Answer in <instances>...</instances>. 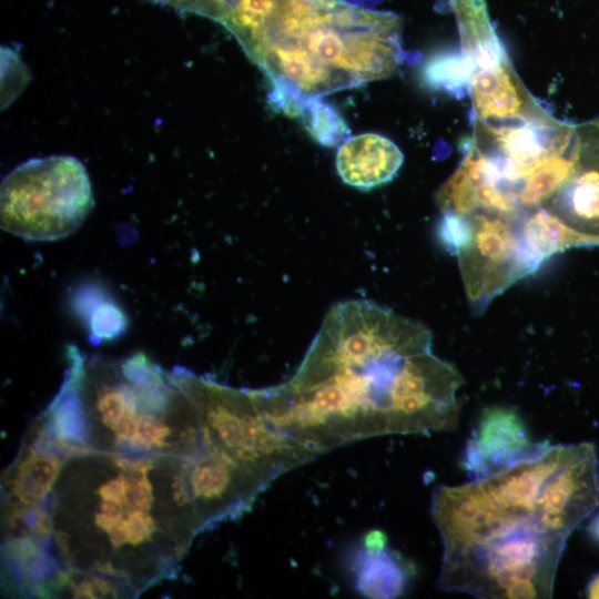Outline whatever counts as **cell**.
<instances>
[{
	"label": "cell",
	"mask_w": 599,
	"mask_h": 599,
	"mask_svg": "<svg viewBox=\"0 0 599 599\" xmlns=\"http://www.w3.org/2000/svg\"><path fill=\"white\" fill-rule=\"evenodd\" d=\"M473 234V221L469 214L443 211L437 225V237L443 247L457 255L469 242Z\"/></svg>",
	"instance_id": "d6986e66"
},
{
	"label": "cell",
	"mask_w": 599,
	"mask_h": 599,
	"mask_svg": "<svg viewBox=\"0 0 599 599\" xmlns=\"http://www.w3.org/2000/svg\"><path fill=\"white\" fill-rule=\"evenodd\" d=\"M68 358L64 382L42 413L61 436L126 456L212 455L196 375L166 372L143 354L114 361L71 346Z\"/></svg>",
	"instance_id": "277c9868"
},
{
	"label": "cell",
	"mask_w": 599,
	"mask_h": 599,
	"mask_svg": "<svg viewBox=\"0 0 599 599\" xmlns=\"http://www.w3.org/2000/svg\"><path fill=\"white\" fill-rule=\"evenodd\" d=\"M234 0H160L180 13L196 14L221 22Z\"/></svg>",
	"instance_id": "ffe728a7"
},
{
	"label": "cell",
	"mask_w": 599,
	"mask_h": 599,
	"mask_svg": "<svg viewBox=\"0 0 599 599\" xmlns=\"http://www.w3.org/2000/svg\"><path fill=\"white\" fill-rule=\"evenodd\" d=\"M55 478L11 514L50 595L131 598L173 577L204 531L190 486L196 459L91 449L54 433Z\"/></svg>",
	"instance_id": "6da1fadb"
},
{
	"label": "cell",
	"mask_w": 599,
	"mask_h": 599,
	"mask_svg": "<svg viewBox=\"0 0 599 599\" xmlns=\"http://www.w3.org/2000/svg\"><path fill=\"white\" fill-rule=\"evenodd\" d=\"M463 382L423 323L349 300L329 308L286 382L255 392L268 418L317 457L368 437L454 429Z\"/></svg>",
	"instance_id": "7a4b0ae2"
},
{
	"label": "cell",
	"mask_w": 599,
	"mask_h": 599,
	"mask_svg": "<svg viewBox=\"0 0 599 599\" xmlns=\"http://www.w3.org/2000/svg\"><path fill=\"white\" fill-rule=\"evenodd\" d=\"M276 0H234L220 22L245 50L261 31Z\"/></svg>",
	"instance_id": "e0dca14e"
},
{
	"label": "cell",
	"mask_w": 599,
	"mask_h": 599,
	"mask_svg": "<svg viewBox=\"0 0 599 599\" xmlns=\"http://www.w3.org/2000/svg\"><path fill=\"white\" fill-rule=\"evenodd\" d=\"M357 590L370 598H395L402 595L413 569L392 550L382 531H370L353 559Z\"/></svg>",
	"instance_id": "5bb4252c"
},
{
	"label": "cell",
	"mask_w": 599,
	"mask_h": 599,
	"mask_svg": "<svg viewBox=\"0 0 599 599\" xmlns=\"http://www.w3.org/2000/svg\"><path fill=\"white\" fill-rule=\"evenodd\" d=\"M469 92L476 121L480 122H514L542 110L518 78L508 58L494 67L476 68Z\"/></svg>",
	"instance_id": "7c38bea8"
},
{
	"label": "cell",
	"mask_w": 599,
	"mask_h": 599,
	"mask_svg": "<svg viewBox=\"0 0 599 599\" xmlns=\"http://www.w3.org/2000/svg\"><path fill=\"white\" fill-rule=\"evenodd\" d=\"M436 202L443 211L519 213L500 189L493 161L471 141L450 177L440 186Z\"/></svg>",
	"instance_id": "8fae6325"
},
{
	"label": "cell",
	"mask_w": 599,
	"mask_h": 599,
	"mask_svg": "<svg viewBox=\"0 0 599 599\" xmlns=\"http://www.w3.org/2000/svg\"><path fill=\"white\" fill-rule=\"evenodd\" d=\"M572 169L542 205L577 233L586 245H599V119L575 126Z\"/></svg>",
	"instance_id": "9c48e42d"
},
{
	"label": "cell",
	"mask_w": 599,
	"mask_h": 599,
	"mask_svg": "<svg viewBox=\"0 0 599 599\" xmlns=\"http://www.w3.org/2000/svg\"><path fill=\"white\" fill-rule=\"evenodd\" d=\"M455 13L463 52L476 64L488 68L508 57L488 16L486 0H449Z\"/></svg>",
	"instance_id": "9a60e30c"
},
{
	"label": "cell",
	"mask_w": 599,
	"mask_h": 599,
	"mask_svg": "<svg viewBox=\"0 0 599 599\" xmlns=\"http://www.w3.org/2000/svg\"><path fill=\"white\" fill-rule=\"evenodd\" d=\"M589 530L591 535L599 540V515H597L590 522Z\"/></svg>",
	"instance_id": "603a6c76"
},
{
	"label": "cell",
	"mask_w": 599,
	"mask_h": 599,
	"mask_svg": "<svg viewBox=\"0 0 599 599\" xmlns=\"http://www.w3.org/2000/svg\"><path fill=\"white\" fill-rule=\"evenodd\" d=\"M124 316L112 305H105L98 309L92 319V332L99 338H111L124 327Z\"/></svg>",
	"instance_id": "44dd1931"
},
{
	"label": "cell",
	"mask_w": 599,
	"mask_h": 599,
	"mask_svg": "<svg viewBox=\"0 0 599 599\" xmlns=\"http://www.w3.org/2000/svg\"><path fill=\"white\" fill-rule=\"evenodd\" d=\"M93 205L87 169L72 155L30 159L1 182V227L24 240L67 237L83 224Z\"/></svg>",
	"instance_id": "8992f818"
},
{
	"label": "cell",
	"mask_w": 599,
	"mask_h": 599,
	"mask_svg": "<svg viewBox=\"0 0 599 599\" xmlns=\"http://www.w3.org/2000/svg\"><path fill=\"white\" fill-rule=\"evenodd\" d=\"M402 31L398 16L344 0H276L244 52L268 78L272 103L296 116L308 99L392 75Z\"/></svg>",
	"instance_id": "5b68a950"
},
{
	"label": "cell",
	"mask_w": 599,
	"mask_h": 599,
	"mask_svg": "<svg viewBox=\"0 0 599 599\" xmlns=\"http://www.w3.org/2000/svg\"><path fill=\"white\" fill-rule=\"evenodd\" d=\"M575 126L542 109L514 122L476 121L471 142L494 162L502 192L520 210L516 195L521 183L546 161L569 153Z\"/></svg>",
	"instance_id": "ba28073f"
},
{
	"label": "cell",
	"mask_w": 599,
	"mask_h": 599,
	"mask_svg": "<svg viewBox=\"0 0 599 599\" xmlns=\"http://www.w3.org/2000/svg\"><path fill=\"white\" fill-rule=\"evenodd\" d=\"M404 163L400 149L388 138L364 133L346 139L336 152V171L345 184L362 191L390 182Z\"/></svg>",
	"instance_id": "4fadbf2b"
},
{
	"label": "cell",
	"mask_w": 599,
	"mask_h": 599,
	"mask_svg": "<svg viewBox=\"0 0 599 599\" xmlns=\"http://www.w3.org/2000/svg\"><path fill=\"white\" fill-rule=\"evenodd\" d=\"M526 211L469 214L473 234L457 256L468 301L477 313L511 284L534 273L522 243Z\"/></svg>",
	"instance_id": "52a82bcc"
},
{
	"label": "cell",
	"mask_w": 599,
	"mask_h": 599,
	"mask_svg": "<svg viewBox=\"0 0 599 599\" xmlns=\"http://www.w3.org/2000/svg\"><path fill=\"white\" fill-rule=\"evenodd\" d=\"M475 70V62L463 51L448 52L430 58L424 64L422 77L433 89L459 93L469 88Z\"/></svg>",
	"instance_id": "2e32d148"
},
{
	"label": "cell",
	"mask_w": 599,
	"mask_h": 599,
	"mask_svg": "<svg viewBox=\"0 0 599 599\" xmlns=\"http://www.w3.org/2000/svg\"><path fill=\"white\" fill-rule=\"evenodd\" d=\"M598 504L592 443L540 444L483 478L437 487V586L477 598H550L568 537Z\"/></svg>",
	"instance_id": "3957f363"
},
{
	"label": "cell",
	"mask_w": 599,
	"mask_h": 599,
	"mask_svg": "<svg viewBox=\"0 0 599 599\" xmlns=\"http://www.w3.org/2000/svg\"><path fill=\"white\" fill-rule=\"evenodd\" d=\"M599 475V474H598Z\"/></svg>",
	"instance_id": "d4e9b609"
},
{
	"label": "cell",
	"mask_w": 599,
	"mask_h": 599,
	"mask_svg": "<svg viewBox=\"0 0 599 599\" xmlns=\"http://www.w3.org/2000/svg\"><path fill=\"white\" fill-rule=\"evenodd\" d=\"M298 115L308 133L326 146L336 145L349 132L342 116L319 98L308 99Z\"/></svg>",
	"instance_id": "ac0fdd59"
},
{
	"label": "cell",
	"mask_w": 599,
	"mask_h": 599,
	"mask_svg": "<svg viewBox=\"0 0 599 599\" xmlns=\"http://www.w3.org/2000/svg\"><path fill=\"white\" fill-rule=\"evenodd\" d=\"M539 446L531 443L526 426L512 409L487 408L463 450V466L473 479H479L531 456Z\"/></svg>",
	"instance_id": "30bf717a"
},
{
	"label": "cell",
	"mask_w": 599,
	"mask_h": 599,
	"mask_svg": "<svg viewBox=\"0 0 599 599\" xmlns=\"http://www.w3.org/2000/svg\"><path fill=\"white\" fill-rule=\"evenodd\" d=\"M143 1L152 2V3H159L160 2V0H143Z\"/></svg>",
	"instance_id": "cb8c5ba5"
},
{
	"label": "cell",
	"mask_w": 599,
	"mask_h": 599,
	"mask_svg": "<svg viewBox=\"0 0 599 599\" xmlns=\"http://www.w3.org/2000/svg\"><path fill=\"white\" fill-rule=\"evenodd\" d=\"M586 593L588 598H599V575L589 582Z\"/></svg>",
	"instance_id": "7402d4cb"
}]
</instances>
